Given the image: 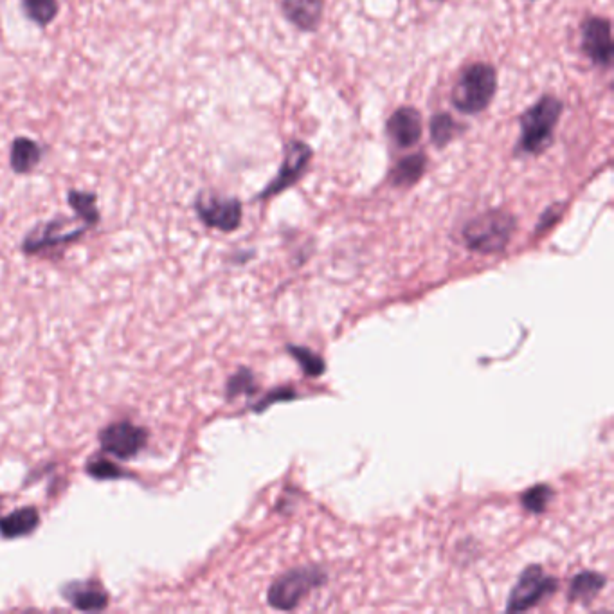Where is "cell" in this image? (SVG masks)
Instances as JSON below:
<instances>
[{"instance_id":"obj_1","label":"cell","mask_w":614,"mask_h":614,"mask_svg":"<svg viewBox=\"0 0 614 614\" xmlns=\"http://www.w3.org/2000/svg\"><path fill=\"white\" fill-rule=\"evenodd\" d=\"M562 112L564 103L553 94H544L530 109L524 110L519 116L521 136L515 152L532 157L544 154L553 145L555 128L559 125Z\"/></svg>"},{"instance_id":"obj_2","label":"cell","mask_w":614,"mask_h":614,"mask_svg":"<svg viewBox=\"0 0 614 614\" xmlns=\"http://www.w3.org/2000/svg\"><path fill=\"white\" fill-rule=\"evenodd\" d=\"M497 94L494 65L478 62L461 71L451 91V105L463 116H478L490 107Z\"/></svg>"},{"instance_id":"obj_3","label":"cell","mask_w":614,"mask_h":614,"mask_svg":"<svg viewBox=\"0 0 614 614\" xmlns=\"http://www.w3.org/2000/svg\"><path fill=\"white\" fill-rule=\"evenodd\" d=\"M517 229V218L505 209H488L469 220L461 238L467 249L479 254L503 253Z\"/></svg>"},{"instance_id":"obj_4","label":"cell","mask_w":614,"mask_h":614,"mask_svg":"<svg viewBox=\"0 0 614 614\" xmlns=\"http://www.w3.org/2000/svg\"><path fill=\"white\" fill-rule=\"evenodd\" d=\"M326 582L325 569L319 566H301L290 569L289 573L281 575L272 584L267 593V602L272 609L278 611H292L298 607L299 602L310 595L314 589L323 586Z\"/></svg>"},{"instance_id":"obj_5","label":"cell","mask_w":614,"mask_h":614,"mask_svg":"<svg viewBox=\"0 0 614 614\" xmlns=\"http://www.w3.org/2000/svg\"><path fill=\"white\" fill-rule=\"evenodd\" d=\"M559 589V580L550 577L541 566L533 564L521 573L512 593L508 596L506 611L521 613L533 609L535 605L544 602L548 596L553 595Z\"/></svg>"},{"instance_id":"obj_6","label":"cell","mask_w":614,"mask_h":614,"mask_svg":"<svg viewBox=\"0 0 614 614\" xmlns=\"http://www.w3.org/2000/svg\"><path fill=\"white\" fill-rule=\"evenodd\" d=\"M312 157H314V150L305 141H299V139L289 141L283 146V161H281L280 170L256 199H272L292 188L307 172L308 166L312 163Z\"/></svg>"},{"instance_id":"obj_7","label":"cell","mask_w":614,"mask_h":614,"mask_svg":"<svg viewBox=\"0 0 614 614\" xmlns=\"http://www.w3.org/2000/svg\"><path fill=\"white\" fill-rule=\"evenodd\" d=\"M195 211L199 215L200 222L211 229H218L222 233H233L244 217L242 202L235 197H218L200 193L195 200Z\"/></svg>"},{"instance_id":"obj_8","label":"cell","mask_w":614,"mask_h":614,"mask_svg":"<svg viewBox=\"0 0 614 614\" xmlns=\"http://www.w3.org/2000/svg\"><path fill=\"white\" fill-rule=\"evenodd\" d=\"M580 49L591 64L609 69L613 64L614 42L611 20L604 17H587L580 24Z\"/></svg>"},{"instance_id":"obj_9","label":"cell","mask_w":614,"mask_h":614,"mask_svg":"<svg viewBox=\"0 0 614 614\" xmlns=\"http://www.w3.org/2000/svg\"><path fill=\"white\" fill-rule=\"evenodd\" d=\"M148 433L143 427L121 420L110 424L100 431V445L103 452L116 456L119 460H130L146 447Z\"/></svg>"},{"instance_id":"obj_10","label":"cell","mask_w":614,"mask_h":614,"mask_svg":"<svg viewBox=\"0 0 614 614\" xmlns=\"http://www.w3.org/2000/svg\"><path fill=\"white\" fill-rule=\"evenodd\" d=\"M386 134L397 148H413L424 136V119L415 107H400L389 116Z\"/></svg>"},{"instance_id":"obj_11","label":"cell","mask_w":614,"mask_h":614,"mask_svg":"<svg viewBox=\"0 0 614 614\" xmlns=\"http://www.w3.org/2000/svg\"><path fill=\"white\" fill-rule=\"evenodd\" d=\"M69 226V220L65 218H56L53 222H47L46 226L40 227L37 231H33L31 235L24 240V253L37 254L40 251H46L51 247H58V245L71 244L74 240H78L80 236L89 229L87 226L80 227V229H65Z\"/></svg>"},{"instance_id":"obj_12","label":"cell","mask_w":614,"mask_h":614,"mask_svg":"<svg viewBox=\"0 0 614 614\" xmlns=\"http://www.w3.org/2000/svg\"><path fill=\"white\" fill-rule=\"evenodd\" d=\"M283 17L303 33H314L323 22L325 0H281Z\"/></svg>"},{"instance_id":"obj_13","label":"cell","mask_w":614,"mask_h":614,"mask_svg":"<svg viewBox=\"0 0 614 614\" xmlns=\"http://www.w3.org/2000/svg\"><path fill=\"white\" fill-rule=\"evenodd\" d=\"M427 166H429V159H427V155L424 152L406 155V157H402L391 168L389 182H391L393 188L409 190V188H413L415 184L422 181V177L427 172Z\"/></svg>"},{"instance_id":"obj_14","label":"cell","mask_w":614,"mask_h":614,"mask_svg":"<svg viewBox=\"0 0 614 614\" xmlns=\"http://www.w3.org/2000/svg\"><path fill=\"white\" fill-rule=\"evenodd\" d=\"M44 157V148L29 137H17L11 145V168L19 175H26L37 168Z\"/></svg>"},{"instance_id":"obj_15","label":"cell","mask_w":614,"mask_h":614,"mask_svg":"<svg viewBox=\"0 0 614 614\" xmlns=\"http://www.w3.org/2000/svg\"><path fill=\"white\" fill-rule=\"evenodd\" d=\"M38 524H40V515H38L37 508L26 506L0 519V533L6 539H19V537H26L29 533L35 532Z\"/></svg>"},{"instance_id":"obj_16","label":"cell","mask_w":614,"mask_h":614,"mask_svg":"<svg viewBox=\"0 0 614 614\" xmlns=\"http://www.w3.org/2000/svg\"><path fill=\"white\" fill-rule=\"evenodd\" d=\"M64 593L78 611H103L109 605V595L91 584H71Z\"/></svg>"},{"instance_id":"obj_17","label":"cell","mask_w":614,"mask_h":614,"mask_svg":"<svg viewBox=\"0 0 614 614\" xmlns=\"http://www.w3.org/2000/svg\"><path fill=\"white\" fill-rule=\"evenodd\" d=\"M605 577L595 571H582L571 578L568 589L569 602H584L589 604L595 596L604 589Z\"/></svg>"},{"instance_id":"obj_18","label":"cell","mask_w":614,"mask_h":614,"mask_svg":"<svg viewBox=\"0 0 614 614\" xmlns=\"http://www.w3.org/2000/svg\"><path fill=\"white\" fill-rule=\"evenodd\" d=\"M465 130H467V127H463L447 112H436L431 118V123H429L431 141L438 150H445Z\"/></svg>"},{"instance_id":"obj_19","label":"cell","mask_w":614,"mask_h":614,"mask_svg":"<svg viewBox=\"0 0 614 614\" xmlns=\"http://www.w3.org/2000/svg\"><path fill=\"white\" fill-rule=\"evenodd\" d=\"M69 204L74 209L76 217L82 218L87 226H96L101 220L100 211L96 206V195L94 193H85V191L71 190L69 195Z\"/></svg>"},{"instance_id":"obj_20","label":"cell","mask_w":614,"mask_h":614,"mask_svg":"<svg viewBox=\"0 0 614 614\" xmlns=\"http://www.w3.org/2000/svg\"><path fill=\"white\" fill-rule=\"evenodd\" d=\"M22 8L28 19L40 28H46L56 19L60 6L56 0H22Z\"/></svg>"},{"instance_id":"obj_21","label":"cell","mask_w":614,"mask_h":614,"mask_svg":"<svg viewBox=\"0 0 614 614\" xmlns=\"http://www.w3.org/2000/svg\"><path fill=\"white\" fill-rule=\"evenodd\" d=\"M292 359L298 362L307 377H321L326 370V364L317 353L303 346H289Z\"/></svg>"},{"instance_id":"obj_22","label":"cell","mask_w":614,"mask_h":614,"mask_svg":"<svg viewBox=\"0 0 614 614\" xmlns=\"http://www.w3.org/2000/svg\"><path fill=\"white\" fill-rule=\"evenodd\" d=\"M258 391L253 371L240 368L231 379L227 380L226 395L229 400H235L240 395H254Z\"/></svg>"},{"instance_id":"obj_23","label":"cell","mask_w":614,"mask_h":614,"mask_svg":"<svg viewBox=\"0 0 614 614\" xmlns=\"http://www.w3.org/2000/svg\"><path fill=\"white\" fill-rule=\"evenodd\" d=\"M551 497H553V488L548 485H535L524 492L521 503H523L524 510H528L530 514L539 515L546 512Z\"/></svg>"},{"instance_id":"obj_24","label":"cell","mask_w":614,"mask_h":614,"mask_svg":"<svg viewBox=\"0 0 614 614\" xmlns=\"http://www.w3.org/2000/svg\"><path fill=\"white\" fill-rule=\"evenodd\" d=\"M87 472L91 474L94 479H103V481H107V479H119L125 478L127 474L123 472V469L116 465L114 461H110L109 458H92L89 463H87Z\"/></svg>"},{"instance_id":"obj_25","label":"cell","mask_w":614,"mask_h":614,"mask_svg":"<svg viewBox=\"0 0 614 614\" xmlns=\"http://www.w3.org/2000/svg\"><path fill=\"white\" fill-rule=\"evenodd\" d=\"M294 398H296V391H294V389H274V391H271L267 397L263 398L262 402H258L253 409L256 411V413H262V411H265L267 407H271L272 404H276V402H290V400H294Z\"/></svg>"},{"instance_id":"obj_26","label":"cell","mask_w":614,"mask_h":614,"mask_svg":"<svg viewBox=\"0 0 614 614\" xmlns=\"http://www.w3.org/2000/svg\"><path fill=\"white\" fill-rule=\"evenodd\" d=\"M562 209H564V206H560V204H553L551 208L546 209L541 220H539V224H537V233L546 231L548 227L553 226L559 220L560 215H562Z\"/></svg>"},{"instance_id":"obj_27","label":"cell","mask_w":614,"mask_h":614,"mask_svg":"<svg viewBox=\"0 0 614 614\" xmlns=\"http://www.w3.org/2000/svg\"><path fill=\"white\" fill-rule=\"evenodd\" d=\"M434 2H445V0H434Z\"/></svg>"},{"instance_id":"obj_28","label":"cell","mask_w":614,"mask_h":614,"mask_svg":"<svg viewBox=\"0 0 614 614\" xmlns=\"http://www.w3.org/2000/svg\"><path fill=\"white\" fill-rule=\"evenodd\" d=\"M530 2H535V0H530Z\"/></svg>"}]
</instances>
